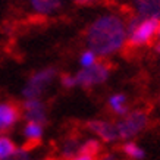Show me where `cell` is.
I'll return each mask as SVG.
<instances>
[{
	"label": "cell",
	"instance_id": "cell-1",
	"mask_svg": "<svg viewBox=\"0 0 160 160\" xmlns=\"http://www.w3.org/2000/svg\"><path fill=\"white\" fill-rule=\"evenodd\" d=\"M85 43L98 58L119 53L126 46V22L116 13H104L92 21L85 32Z\"/></svg>",
	"mask_w": 160,
	"mask_h": 160
},
{
	"label": "cell",
	"instance_id": "cell-2",
	"mask_svg": "<svg viewBox=\"0 0 160 160\" xmlns=\"http://www.w3.org/2000/svg\"><path fill=\"white\" fill-rule=\"evenodd\" d=\"M160 21L156 18H141L134 15L126 22V46L131 49H140L150 46L156 38Z\"/></svg>",
	"mask_w": 160,
	"mask_h": 160
},
{
	"label": "cell",
	"instance_id": "cell-3",
	"mask_svg": "<svg viewBox=\"0 0 160 160\" xmlns=\"http://www.w3.org/2000/svg\"><path fill=\"white\" fill-rule=\"evenodd\" d=\"M148 123H150L148 113L146 110L137 109V110H129L115 125H116L119 140L129 141L132 138H135L137 135H140L148 126Z\"/></svg>",
	"mask_w": 160,
	"mask_h": 160
},
{
	"label": "cell",
	"instance_id": "cell-4",
	"mask_svg": "<svg viewBox=\"0 0 160 160\" xmlns=\"http://www.w3.org/2000/svg\"><path fill=\"white\" fill-rule=\"evenodd\" d=\"M110 65L104 60H97L90 68H82L75 73L77 85L82 88H92L96 85L104 84L110 77Z\"/></svg>",
	"mask_w": 160,
	"mask_h": 160
},
{
	"label": "cell",
	"instance_id": "cell-5",
	"mask_svg": "<svg viewBox=\"0 0 160 160\" xmlns=\"http://www.w3.org/2000/svg\"><path fill=\"white\" fill-rule=\"evenodd\" d=\"M58 77L56 68H43L34 72L22 88V97L25 98H41L44 90L49 87Z\"/></svg>",
	"mask_w": 160,
	"mask_h": 160
},
{
	"label": "cell",
	"instance_id": "cell-6",
	"mask_svg": "<svg viewBox=\"0 0 160 160\" xmlns=\"http://www.w3.org/2000/svg\"><path fill=\"white\" fill-rule=\"evenodd\" d=\"M21 110L24 112L27 122H37L41 125L47 123V107L41 98H25Z\"/></svg>",
	"mask_w": 160,
	"mask_h": 160
},
{
	"label": "cell",
	"instance_id": "cell-7",
	"mask_svg": "<svg viewBox=\"0 0 160 160\" xmlns=\"http://www.w3.org/2000/svg\"><path fill=\"white\" fill-rule=\"evenodd\" d=\"M87 129L98 137L103 142H115L119 140L116 125L106 119H92L87 122Z\"/></svg>",
	"mask_w": 160,
	"mask_h": 160
},
{
	"label": "cell",
	"instance_id": "cell-8",
	"mask_svg": "<svg viewBox=\"0 0 160 160\" xmlns=\"http://www.w3.org/2000/svg\"><path fill=\"white\" fill-rule=\"evenodd\" d=\"M22 116V110L12 102H0V134L12 129Z\"/></svg>",
	"mask_w": 160,
	"mask_h": 160
},
{
	"label": "cell",
	"instance_id": "cell-9",
	"mask_svg": "<svg viewBox=\"0 0 160 160\" xmlns=\"http://www.w3.org/2000/svg\"><path fill=\"white\" fill-rule=\"evenodd\" d=\"M135 15L141 18H156L160 21V0H131Z\"/></svg>",
	"mask_w": 160,
	"mask_h": 160
},
{
	"label": "cell",
	"instance_id": "cell-10",
	"mask_svg": "<svg viewBox=\"0 0 160 160\" xmlns=\"http://www.w3.org/2000/svg\"><path fill=\"white\" fill-rule=\"evenodd\" d=\"M31 9L38 15H52L62 9V0H28Z\"/></svg>",
	"mask_w": 160,
	"mask_h": 160
},
{
	"label": "cell",
	"instance_id": "cell-11",
	"mask_svg": "<svg viewBox=\"0 0 160 160\" xmlns=\"http://www.w3.org/2000/svg\"><path fill=\"white\" fill-rule=\"evenodd\" d=\"M107 104L110 107V110L118 115L119 118L125 116L126 113L129 112V107H128V97H126L123 92H116V94H112L109 100H107Z\"/></svg>",
	"mask_w": 160,
	"mask_h": 160
},
{
	"label": "cell",
	"instance_id": "cell-12",
	"mask_svg": "<svg viewBox=\"0 0 160 160\" xmlns=\"http://www.w3.org/2000/svg\"><path fill=\"white\" fill-rule=\"evenodd\" d=\"M24 134L25 140L31 141V142H38L41 138H43L44 134V125L41 123H37V122H27L24 126Z\"/></svg>",
	"mask_w": 160,
	"mask_h": 160
},
{
	"label": "cell",
	"instance_id": "cell-13",
	"mask_svg": "<svg viewBox=\"0 0 160 160\" xmlns=\"http://www.w3.org/2000/svg\"><path fill=\"white\" fill-rule=\"evenodd\" d=\"M78 153L92 156V157H98L100 153H102V142L97 138H88V140H85L84 142L79 144Z\"/></svg>",
	"mask_w": 160,
	"mask_h": 160
},
{
	"label": "cell",
	"instance_id": "cell-14",
	"mask_svg": "<svg viewBox=\"0 0 160 160\" xmlns=\"http://www.w3.org/2000/svg\"><path fill=\"white\" fill-rule=\"evenodd\" d=\"M121 150L123 154H126L129 159H134V160H142L146 157V151L142 150L137 142H134L132 140L129 141H125L123 144H122Z\"/></svg>",
	"mask_w": 160,
	"mask_h": 160
},
{
	"label": "cell",
	"instance_id": "cell-15",
	"mask_svg": "<svg viewBox=\"0 0 160 160\" xmlns=\"http://www.w3.org/2000/svg\"><path fill=\"white\" fill-rule=\"evenodd\" d=\"M16 148H18V146L15 144V141L10 137L0 134V160L10 157L16 151Z\"/></svg>",
	"mask_w": 160,
	"mask_h": 160
},
{
	"label": "cell",
	"instance_id": "cell-16",
	"mask_svg": "<svg viewBox=\"0 0 160 160\" xmlns=\"http://www.w3.org/2000/svg\"><path fill=\"white\" fill-rule=\"evenodd\" d=\"M79 144H81V142H79L77 138H68V140L65 141V142H63V146H62V150H60L63 159L69 160V159H72L75 154H78Z\"/></svg>",
	"mask_w": 160,
	"mask_h": 160
},
{
	"label": "cell",
	"instance_id": "cell-17",
	"mask_svg": "<svg viewBox=\"0 0 160 160\" xmlns=\"http://www.w3.org/2000/svg\"><path fill=\"white\" fill-rule=\"evenodd\" d=\"M97 60H98V56L90 49L84 50L82 53H81V56H79V65H81V68H90Z\"/></svg>",
	"mask_w": 160,
	"mask_h": 160
},
{
	"label": "cell",
	"instance_id": "cell-18",
	"mask_svg": "<svg viewBox=\"0 0 160 160\" xmlns=\"http://www.w3.org/2000/svg\"><path fill=\"white\" fill-rule=\"evenodd\" d=\"M3 160H29V151H28V148H25V147H18L16 151H15L10 157L3 159Z\"/></svg>",
	"mask_w": 160,
	"mask_h": 160
},
{
	"label": "cell",
	"instance_id": "cell-19",
	"mask_svg": "<svg viewBox=\"0 0 160 160\" xmlns=\"http://www.w3.org/2000/svg\"><path fill=\"white\" fill-rule=\"evenodd\" d=\"M60 84H62L65 88H73L77 87V79H75V75H71V73H63L60 77Z\"/></svg>",
	"mask_w": 160,
	"mask_h": 160
},
{
	"label": "cell",
	"instance_id": "cell-20",
	"mask_svg": "<svg viewBox=\"0 0 160 160\" xmlns=\"http://www.w3.org/2000/svg\"><path fill=\"white\" fill-rule=\"evenodd\" d=\"M100 2L102 0H72V3H75L77 6H94Z\"/></svg>",
	"mask_w": 160,
	"mask_h": 160
},
{
	"label": "cell",
	"instance_id": "cell-21",
	"mask_svg": "<svg viewBox=\"0 0 160 160\" xmlns=\"http://www.w3.org/2000/svg\"><path fill=\"white\" fill-rule=\"evenodd\" d=\"M97 157H92V156H88V154H81V153H78L72 157V159L69 160H96Z\"/></svg>",
	"mask_w": 160,
	"mask_h": 160
},
{
	"label": "cell",
	"instance_id": "cell-22",
	"mask_svg": "<svg viewBox=\"0 0 160 160\" xmlns=\"http://www.w3.org/2000/svg\"><path fill=\"white\" fill-rule=\"evenodd\" d=\"M96 160H116L115 154H112V153H106V154H102L100 157H97Z\"/></svg>",
	"mask_w": 160,
	"mask_h": 160
},
{
	"label": "cell",
	"instance_id": "cell-23",
	"mask_svg": "<svg viewBox=\"0 0 160 160\" xmlns=\"http://www.w3.org/2000/svg\"><path fill=\"white\" fill-rule=\"evenodd\" d=\"M156 38L159 40V43H160V25H159V29H157V34H156Z\"/></svg>",
	"mask_w": 160,
	"mask_h": 160
},
{
	"label": "cell",
	"instance_id": "cell-24",
	"mask_svg": "<svg viewBox=\"0 0 160 160\" xmlns=\"http://www.w3.org/2000/svg\"><path fill=\"white\" fill-rule=\"evenodd\" d=\"M156 50H157V53L160 54V43H157V46H156Z\"/></svg>",
	"mask_w": 160,
	"mask_h": 160
},
{
	"label": "cell",
	"instance_id": "cell-25",
	"mask_svg": "<svg viewBox=\"0 0 160 160\" xmlns=\"http://www.w3.org/2000/svg\"><path fill=\"white\" fill-rule=\"evenodd\" d=\"M47 160H52V159H47Z\"/></svg>",
	"mask_w": 160,
	"mask_h": 160
}]
</instances>
